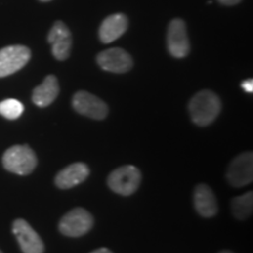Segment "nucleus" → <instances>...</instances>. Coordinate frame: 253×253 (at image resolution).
Here are the masks:
<instances>
[{
  "label": "nucleus",
  "instance_id": "f257e3e1",
  "mask_svg": "<svg viewBox=\"0 0 253 253\" xmlns=\"http://www.w3.org/2000/svg\"><path fill=\"white\" fill-rule=\"evenodd\" d=\"M221 110V102L217 94L211 90H201L189 102V112L195 125H211Z\"/></svg>",
  "mask_w": 253,
  "mask_h": 253
},
{
  "label": "nucleus",
  "instance_id": "f03ea898",
  "mask_svg": "<svg viewBox=\"0 0 253 253\" xmlns=\"http://www.w3.org/2000/svg\"><path fill=\"white\" fill-rule=\"evenodd\" d=\"M38 158L28 145H13L5 151L2 166L7 171L17 175H30L36 169Z\"/></svg>",
  "mask_w": 253,
  "mask_h": 253
},
{
  "label": "nucleus",
  "instance_id": "7ed1b4c3",
  "mask_svg": "<svg viewBox=\"0 0 253 253\" xmlns=\"http://www.w3.org/2000/svg\"><path fill=\"white\" fill-rule=\"evenodd\" d=\"M142 179L141 171L134 166H123L110 172L107 184L116 194L130 196L136 192Z\"/></svg>",
  "mask_w": 253,
  "mask_h": 253
},
{
  "label": "nucleus",
  "instance_id": "20e7f679",
  "mask_svg": "<svg viewBox=\"0 0 253 253\" xmlns=\"http://www.w3.org/2000/svg\"><path fill=\"white\" fill-rule=\"evenodd\" d=\"M93 216L84 208H75L61 218L59 231L67 237H81L89 232L93 227Z\"/></svg>",
  "mask_w": 253,
  "mask_h": 253
},
{
  "label": "nucleus",
  "instance_id": "39448f33",
  "mask_svg": "<svg viewBox=\"0 0 253 253\" xmlns=\"http://www.w3.org/2000/svg\"><path fill=\"white\" fill-rule=\"evenodd\" d=\"M31 59V50L26 46L13 45L0 49V78L8 77L20 71Z\"/></svg>",
  "mask_w": 253,
  "mask_h": 253
},
{
  "label": "nucleus",
  "instance_id": "423d86ee",
  "mask_svg": "<svg viewBox=\"0 0 253 253\" xmlns=\"http://www.w3.org/2000/svg\"><path fill=\"white\" fill-rule=\"evenodd\" d=\"M73 108L80 114L93 120H103L108 115L107 103L88 91L80 90L73 96Z\"/></svg>",
  "mask_w": 253,
  "mask_h": 253
},
{
  "label": "nucleus",
  "instance_id": "0eeeda50",
  "mask_svg": "<svg viewBox=\"0 0 253 253\" xmlns=\"http://www.w3.org/2000/svg\"><path fill=\"white\" fill-rule=\"evenodd\" d=\"M227 181L232 186L242 188L252 183L253 179V154L246 151L233 158L227 169Z\"/></svg>",
  "mask_w": 253,
  "mask_h": 253
},
{
  "label": "nucleus",
  "instance_id": "6e6552de",
  "mask_svg": "<svg viewBox=\"0 0 253 253\" xmlns=\"http://www.w3.org/2000/svg\"><path fill=\"white\" fill-rule=\"evenodd\" d=\"M167 43L169 53L173 58L183 59L190 52V41L185 23L182 19H173L169 24L167 34Z\"/></svg>",
  "mask_w": 253,
  "mask_h": 253
},
{
  "label": "nucleus",
  "instance_id": "1a4fd4ad",
  "mask_svg": "<svg viewBox=\"0 0 253 253\" xmlns=\"http://www.w3.org/2000/svg\"><path fill=\"white\" fill-rule=\"evenodd\" d=\"M12 231H13L21 251L24 253H43L45 251L42 239L26 220L21 219V218L15 219L13 221Z\"/></svg>",
  "mask_w": 253,
  "mask_h": 253
},
{
  "label": "nucleus",
  "instance_id": "9d476101",
  "mask_svg": "<svg viewBox=\"0 0 253 253\" xmlns=\"http://www.w3.org/2000/svg\"><path fill=\"white\" fill-rule=\"evenodd\" d=\"M96 61L103 71L110 73H122L129 72L132 67V59L129 53H126L125 49L119 48H109L101 52L97 55Z\"/></svg>",
  "mask_w": 253,
  "mask_h": 253
},
{
  "label": "nucleus",
  "instance_id": "9b49d317",
  "mask_svg": "<svg viewBox=\"0 0 253 253\" xmlns=\"http://www.w3.org/2000/svg\"><path fill=\"white\" fill-rule=\"evenodd\" d=\"M48 42L52 45V53L56 60L68 59L72 48V34L62 21H55L48 33Z\"/></svg>",
  "mask_w": 253,
  "mask_h": 253
},
{
  "label": "nucleus",
  "instance_id": "f8f14e48",
  "mask_svg": "<svg viewBox=\"0 0 253 253\" xmlns=\"http://www.w3.org/2000/svg\"><path fill=\"white\" fill-rule=\"evenodd\" d=\"M89 168L82 162L73 163L61 171H59L55 177V184L59 189H71L81 183H84L89 176Z\"/></svg>",
  "mask_w": 253,
  "mask_h": 253
},
{
  "label": "nucleus",
  "instance_id": "ddd939ff",
  "mask_svg": "<svg viewBox=\"0 0 253 253\" xmlns=\"http://www.w3.org/2000/svg\"><path fill=\"white\" fill-rule=\"evenodd\" d=\"M126 28H128V18L125 14L116 13L109 15L104 19L100 26V40L103 43L113 42L126 33Z\"/></svg>",
  "mask_w": 253,
  "mask_h": 253
},
{
  "label": "nucleus",
  "instance_id": "4468645a",
  "mask_svg": "<svg viewBox=\"0 0 253 253\" xmlns=\"http://www.w3.org/2000/svg\"><path fill=\"white\" fill-rule=\"evenodd\" d=\"M194 204L196 211L204 218H211L218 212L217 198L210 186L198 184L194 192Z\"/></svg>",
  "mask_w": 253,
  "mask_h": 253
},
{
  "label": "nucleus",
  "instance_id": "2eb2a0df",
  "mask_svg": "<svg viewBox=\"0 0 253 253\" xmlns=\"http://www.w3.org/2000/svg\"><path fill=\"white\" fill-rule=\"evenodd\" d=\"M60 91L59 82L54 75H48L32 94V101L38 107H47L54 102Z\"/></svg>",
  "mask_w": 253,
  "mask_h": 253
},
{
  "label": "nucleus",
  "instance_id": "dca6fc26",
  "mask_svg": "<svg viewBox=\"0 0 253 253\" xmlns=\"http://www.w3.org/2000/svg\"><path fill=\"white\" fill-rule=\"evenodd\" d=\"M231 209L237 219H245L251 216L253 210V192L249 191L239 197L233 198L231 202Z\"/></svg>",
  "mask_w": 253,
  "mask_h": 253
},
{
  "label": "nucleus",
  "instance_id": "f3484780",
  "mask_svg": "<svg viewBox=\"0 0 253 253\" xmlns=\"http://www.w3.org/2000/svg\"><path fill=\"white\" fill-rule=\"evenodd\" d=\"M24 113V104L15 99H7L0 102V115L5 119L15 120Z\"/></svg>",
  "mask_w": 253,
  "mask_h": 253
},
{
  "label": "nucleus",
  "instance_id": "a211bd4d",
  "mask_svg": "<svg viewBox=\"0 0 253 253\" xmlns=\"http://www.w3.org/2000/svg\"><path fill=\"white\" fill-rule=\"evenodd\" d=\"M242 88L246 93H253V80L252 79H248V80L242 82Z\"/></svg>",
  "mask_w": 253,
  "mask_h": 253
},
{
  "label": "nucleus",
  "instance_id": "6ab92c4d",
  "mask_svg": "<svg viewBox=\"0 0 253 253\" xmlns=\"http://www.w3.org/2000/svg\"><path fill=\"white\" fill-rule=\"evenodd\" d=\"M218 1L220 2V4L223 5H226V6H233V5H237L239 4L242 0H218Z\"/></svg>",
  "mask_w": 253,
  "mask_h": 253
},
{
  "label": "nucleus",
  "instance_id": "aec40b11",
  "mask_svg": "<svg viewBox=\"0 0 253 253\" xmlns=\"http://www.w3.org/2000/svg\"><path fill=\"white\" fill-rule=\"evenodd\" d=\"M90 253H113V252L110 251L109 249H107V248H100V249L95 250V251L90 252Z\"/></svg>",
  "mask_w": 253,
  "mask_h": 253
},
{
  "label": "nucleus",
  "instance_id": "412c9836",
  "mask_svg": "<svg viewBox=\"0 0 253 253\" xmlns=\"http://www.w3.org/2000/svg\"><path fill=\"white\" fill-rule=\"evenodd\" d=\"M219 253H232V252H231V251H221Z\"/></svg>",
  "mask_w": 253,
  "mask_h": 253
},
{
  "label": "nucleus",
  "instance_id": "4be33fe9",
  "mask_svg": "<svg viewBox=\"0 0 253 253\" xmlns=\"http://www.w3.org/2000/svg\"><path fill=\"white\" fill-rule=\"evenodd\" d=\"M40 1H50V0H40Z\"/></svg>",
  "mask_w": 253,
  "mask_h": 253
},
{
  "label": "nucleus",
  "instance_id": "5701e85b",
  "mask_svg": "<svg viewBox=\"0 0 253 253\" xmlns=\"http://www.w3.org/2000/svg\"><path fill=\"white\" fill-rule=\"evenodd\" d=\"M0 253H2V252H1V251H0Z\"/></svg>",
  "mask_w": 253,
  "mask_h": 253
}]
</instances>
